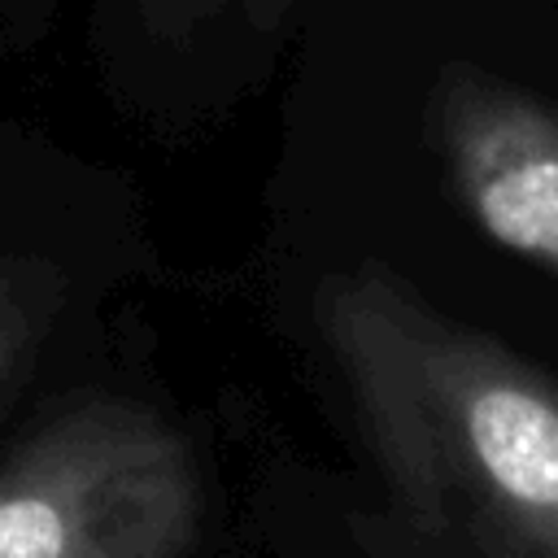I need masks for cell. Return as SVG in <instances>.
<instances>
[{"label": "cell", "instance_id": "4", "mask_svg": "<svg viewBox=\"0 0 558 558\" xmlns=\"http://www.w3.org/2000/svg\"><path fill=\"white\" fill-rule=\"evenodd\" d=\"M48 314L44 279L22 262H0V392L26 366Z\"/></svg>", "mask_w": 558, "mask_h": 558}, {"label": "cell", "instance_id": "2", "mask_svg": "<svg viewBox=\"0 0 558 558\" xmlns=\"http://www.w3.org/2000/svg\"><path fill=\"white\" fill-rule=\"evenodd\" d=\"M196 532L192 453L131 401L44 423L0 480V558H187Z\"/></svg>", "mask_w": 558, "mask_h": 558}, {"label": "cell", "instance_id": "1", "mask_svg": "<svg viewBox=\"0 0 558 558\" xmlns=\"http://www.w3.org/2000/svg\"><path fill=\"white\" fill-rule=\"evenodd\" d=\"M314 327L401 523L440 558H558V384L392 270L327 275Z\"/></svg>", "mask_w": 558, "mask_h": 558}, {"label": "cell", "instance_id": "3", "mask_svg": "<svg viewBox=\"0 0 558 558\" xmlns=\"http://www.w3.org/2000/svg\"><path fill=\"white\" fill-rule=\"evenodd\" d=\"M440 135L484 235L558 275V118L501 83L462 78L440 100Z\"/></svg>", "mask_w": 558, "mask_h": 558}]
</instances>
